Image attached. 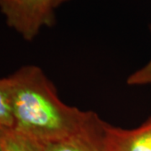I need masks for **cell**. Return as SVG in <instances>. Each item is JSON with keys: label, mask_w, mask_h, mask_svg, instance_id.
<instances>
[{"label": "cell", "mask_w": 151, "mask_h": 151, "mask_svg": "<svg viewBox=\"0 0 151 151\" xmlns=\"http://www.w3.org/2000/svg\"><path fill=\"white\" fill-rule=\"evenodd\" d=\"M12 86L14 128L43 145L62 140L100 118L63 103L41 68L26 65L9 76Z\"/></svg>", "instance_id": "6da1fadb"}, {"label": "cell", "mask_w": 151, "mask_h": 151, "mask_svg": "<svg viewBox=\"0 0 151 151\" xmlns=\"http://www.w3.org/2000/svg\"><path fill=\"white\" fill-rule=\"evenodd\" d=\"M53 0H0V12L9 27L30 41L55 23Z\"/></svg>", "instance_id": "7a4b0ae2"}, {"label": "cell", "mask_w": 151, "mask_h": 151, "mask_svg": "<svg viewBox=\"0 0 151 151\" xmlns=\"http://www.w3.org/2000/svg\"><path fill=\"white\" fill-rule=\"evenodd\" d=\"M103 148L104 151H151V117L132 129L105 123Z\"/></svg>", "instance_id": "3957f363"}, {"label": "cell", "mask_w": 151, "mask_h": 151, "mask_svg": "<svg viewBox=\"0 0 151 151\" xmlns=\"http://www.w3.org/2000/svg\"><path fill=\"white\" fill-rule=\"evenodd\" d=\"M100 119L97 123L75 135L45 145V151H104L103 128Z\"/></svg>", "instance_id": "277c9868"}, {"label": "cell", "mask_w": 151, "mask_h": 151, "mask_svg": "<svg viewBox=\"0 0 151 151\" xmlns=\"http://www.w3.org/2000/svg\"><path fill=\"white\" fill-rule=\"evenodd\" d=\"M1 151H45V145L14 127L0 129Z\"/></svg>", "instance_id": "5b68a950"}, {"label": "cell", "mask_w": 151, "mask_h": 151, "mask_svg": "<svg viewBox=\"0 0 151 151\" xmlns=\"http://www.w3.org/2000/svg\"><path fill=\"white\" fill-rule=\"evenodd\" d=\"M14 127L12 86L9 77L0 79V129Z\"/></svg>", "instance_id": "8992f818"}, {"label": "cell", "mask_w": 151, "mask_h": 151, "mask_svg": "<svg viewBox=\"0 0 151 151\" xmlns=\"http://www.w3.org/2000/svg\"><path fill=\"white\" fill-rule=\"evenodd\" d=\"M127 83L129 86H151V59L143 67L132 73L128 77Z\"/></svg>", "instance_id": "52a82bcc"}, {"label": "cell", "mask_w": 151, "mask_h": 151, "mask_svg": "<svg viewBox=\"0 0 151 151\" xmlns=\"http://www.w3.org/2000/svg\"><path fill=\"white\" fill-rule=\"evenodd\" d=\"M67 1H69V0H53V3H54V5L55 7V9H56V8H58L60 4H64V3L67 2Z\"/></svg>", "instance_id": "ba28073f"}, {"label": "cell", "mask_w": 151, "mask_h": 151, "mask_svg": "<svg viewBox=\"0 0 151 151\" xmlns=\"http://www.w3.org/2000/svg\"><path fill=\"white\" fill-rule=\"evenodd\" d=\"M0 151H1V150H0Z\"/></svg>", "instance_id": "9c48e42d"}]
</instances>
